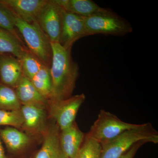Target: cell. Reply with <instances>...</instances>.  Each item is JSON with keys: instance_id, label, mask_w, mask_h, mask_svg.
<instances>
[{"instance_id": "cell-22", "label": "cell", "mask_w": 158, "mask_h": 158, "mask_svg": "<svg viewBox=\"0 0 158 158\" xmlns=\"http://www.w3.org/2000/svg\"><path fill=\"white\" fill-rule=\"evenodd\" d=\"M0 28L11 32L23 42L21 36L15 25L14 14L1 2H0Z\"/></svg>"}, {"instance_id": "cell-21", "label": "cell", "mask_w": 158, "mask_h": 158, "mask_svg": "<svg viewBox=\"0 0 158 158\" xmlns=\"http://www.w3.org/2000/svg\"><path fill=\"white\" fill-rule=\"evenodd\" d=\"M101 152L100 143L85 135V141L75 158H100Z\"/></svg>"}, {"instance_id": "cell-15", "label": "cell", "mask_w": 158, "mask_h": 158, "mask_svg": "<svg viewBox=\"0 0 158 158\" xmlns=\"http://www.w3.org/2000/svg\"><path fill=\"white\" fill-rule=\"evenodd\" d=\"M14 90L22 106H34L46 108L48 100L37 91L31 80L24 76Z\"/></svg>"}, {"instance_id": "cell-2", "label": "cell", "mask_w": 158, "mask_h": 158, "mask_svg": "<svg viewBox=\"0 0 158 158\" xmlns=\"http://www.w3.org/2000/svg\"><path fill=\"white\" fill-rule=\"evenodd\" d=\"M141 141L158 143V132L150 123L126 131L114 139L101 144L100 158H120L135 144Z\"/></svg>"}, {"instance_id": "cell-10", "label": "cell", "mask_w": 158, "mask_h": 158, "mask_svg": "<svg viewBox=\"0 0 158 158\" xmlns=\"http://www.w3.org/2000/svg\"><path fill=\"white\" fill-rule=\"evenodd\" d=\"M87 36L83 17L62 9V27L59 43L64 48H72L77 40Z\"/></svg>"}, {"instance_id": "cell-4", "label": "cell", "mask_w": 158, "mask_h": 158, "mask_svg": "<svg viewBox=\"0 0 158 158\" xmlns=\"http://www.w3.org/2000/svg\"><path fill=\"white\" fill-rule=\"evenodd\" d=\"M82 17L88 36L98 34L123 36L133 31L127 20L110 9L102 8L95 14Z\"/></svg>"}, {"instance_id": "cell-9", "label": "cell", "mask_w": 158, "mask_h": 158, "mask_svg": "<svg viewBox=\"0 0 158 158\" xmlns=\"http://www.w3.org/2000/svg\"><path fill=\"white\" fill-rule=\"evenodd\" d=\"M62 9L54 0H48L37 21L51 43H59L62 27Z\"/></svg>"}, {"instance_id": "cell-14", "label": "cell", "mask_w": 158, "mask_h": 158, "mask_svg": "<svg viewBox=\"0 0 158 158\" xmlns=\"http://www.w3.org/2000/svg\"><path fill=\"white\" fill-rule=\"evenodd\" d=\"M86 134L82 132L75 121L68 127L61 130L59 141L63 152L69 158H75L81 147Z\"/></svg>"}, {"instance_id": "cell-24", "label": "cell", "mask_w": 158, "mask_h": 158, "mask_svg": "<svg viewBox=\"0 0 158 158\" xmlns=\"http://www.w3.org/2000/svg\"><path fill=\"white\" fill-rule=\"evenodd\" d=\"M146 143H147V142L145 141H140V142L136 143L131 149L129 150L127 152L124 154L123 156H122L120 158H134L138 149L143 144H146Z\"/></svg>"}, {"instance_id": "cell-16", "label": "cell", "mask_w": 158, "mask_h": 158, "mask_svg": "<svg viewBox=\"0 0 158 158\" xmlns=\"http://www.w3.org/2000/svg\"><path fill=\"white\" fill-rule=\"evenodd\" d=\"M54 1L55 2L66 11L82 17H88L95 14L102 8L91 0Z\"/></svg>"}, {"instance_id": "cell-11", "label": "cell", "mask_w": 158, "mask_h": 158, "mask_svg": "<svg viewBox=\"0 0 158 158\" xmlns=\"http://www.w3.org/2000/svg\"><path fill=\"white\" fill-rule=\"evenodd\" d=\"M60 131L56 123L49 119L41 147L31 158H69L63 152L60 145Z\"/></svg>"}, {"instance_id": "cell-19", "label": "cell", "mask_w": 158, "mask_h": 158, "mask_svg": "<svg viewBox=\"0 0 158 158\" xmlns=\"http://www.w3.org/2000/svg\"><path fill=\"white\" fill-rule=\"evenodd\" d=\"M22 106L14 89L0 83V110L18 111Z\"/></svg>"}, {"instance_id": "cell-12", "label": "cell", "mask_w": 158, "mask_h": 158, "mask_svg": "<svg viewBox=\"0 0 158 158\" xmlns=\"http://www.w3.org/2000/svg\"><path fill=\"white\" fill-rule=\"evenodd\" d=\"M48 0H0L17 17L26 22L37 21L41 9Z\"/></svg>"}, {"instance_id": "cell-25", "label": "cell", "mask_w": 158, "mask_h": 158, "mask_svg": "<svg viewBox=\"0 0 158 158\" xmlns=\"http://www.w3.org/2000/svg\"><path fill=\"white\" fill-rule=\"evenodd\" d=\"M0 158H10L6 155L2 144V140L0 138Z\"/></svg>"}, {"instance_id": "cell-3", "label": "cell", "mask_w": 158, "mask_h": 158, "mask_svg": "<svg viewBox=\"0 0 158 158\" xmlns=\"http://www.w3.org/2000/svg\"><path fill=\"white\" fill-rule=\"evenodd\" d=\"M14 15L15 25L25 42L27 48L44 65L50 68L52 59L51 43L38 22L30 23Z\"/></svg>"}, {"instance_id": "cell-8", "label": "cell", "mask_w": 158, "mask_h": 158, "mask_svg": "<svg viewBox=\"0 0 158 158\" xmlns=\"http://www.w3.org/2000/svg\"><path fill=\"white\" fill-rule=\"evenodd\" d=\"M0 138L7 151L14 158H23L37 144L27 133L13 127L6 126L0 129Z\"/></svg>"}, {"instance_id": "cell-13", "label": "cell", "mask_w": 158, "mask_h": 158, "mask_svg": "<svg viewBox=\"0 0 158 158\" xmlns=\"http://www.w3.org/2000/svg\"><path fill=\"white\" fill-rule=\"evenodd\" d=\"M23 76L20 59L0 53V83L15 89Z\"/></svg>"}, {"instance_id": "cell-6", "label": "cell", "mask_w": 158, "mask_h": 158, "mask_svg": "<svg viewBox=\"0 0 158 158\" xmlns=\"http://www.w3.org/2000/svg\"><path fill=\"white\" fill-rule=\"evenodd\" d=\"M85 99L86 96L82 93L65 99L49 100L46 107L48 119L55 122L60 131L68 127L76 121L78 112Z\"/></svg>"}, {"instance_id": "cell-20", "label": "cell", "mask_w": 158, "mask_h": 158, "mask_svg": "<svg viewBox=\"0 0 158 158\" xmlns=\"http://www.w3.org/2000/svg\"><path fill=\"white\" fill-rule=\"evenodd\" d=\"M20 60L23 74L30 80L34 77L44 65L27 48L24 51Z\"/></svg>"}, {"instance_id": "cell-7", "label": "cell", "mask_w": 158, "mask_h": 158, "mask_svg": "<svg viewBox=\"0 0 158 158\" xmlns=\"http://www.w3.org/2000/svg\"><path fill=\"white\" fill-rule=\"evenodd\" d=\"M20 111L23 118L20 130L34 138L37 144H41L49 121L46 108L22 106Z\"/></svg>"}, {"instance_id": "cell-1", "label": "cell", "mask_w": 158, "mask_h": 158, "mask_svg": "<svg viewBox=\"0 0 158 158\" xmlns=\"http://www.w3.org/2000/svg\"><path fill=\"white\" fill-rule=\"evenodd\" d=\"M51 45L52 59L50 70L52 85V99H65L72 96L80 75V68L73 59L72 48H64L59 43H51Z\"/></svg>"}, {"instance_id": "cell-18", "label": "cell", "mask_w": 158, "mask_h": 158, "mask_svg": "<svg viewBox=\"0 0 158 158\" xmlns=\"http://www.w3.org/2000/svg\"><path fill=\"white\" fill-rule=\"evenodd\" d=\"M37 91L47 100L52 98V85L50 68L44 65L31 80Z\"/></svg>"}, {"instance_id": "cell-23", "label": "cell", "mask_w": 158, "mask_h": 158, "mask_svg": "<svg viewBox=\"0 0 158 158\" xmlns=\"http://www.w3.org/2000/svg\"><path fill=\"white\" fill-rule=\"evenodd\" d=\"M23 118L20 110L8 111L0 110V126L13 127L20 130Z\"/></svg>"}, {"instance_id": "cell-5", "label": "cell", "mask_w": 158, "mask_h": 158, "mask_svg": "<svg viewBox=\"0 0 158 158\" xmlns=\"http://www.w3.org/2000/svg\"><path fill=\"white\" fill-rule=\"evenodd\" d=\"M141 125L126 122L113 113L102 110L86 136L102 144L114 139L126 131L140 127Z\"/></svg>"}, {"instance_id": "cell-17", "label": "cell", "mask_w": 158, "mask_h": 158, "mask_svg": "<svg viewBox=\"0 0 158 158\" xmlns=\"http://www.w3.org/2000/svg\"><path fill=\"white\" fill-rule=\"evenodd\" d=\"M27 48L24 42L12 33L0 28V53L11 54L20 59Z\"/></svg>"}]
</instances>
